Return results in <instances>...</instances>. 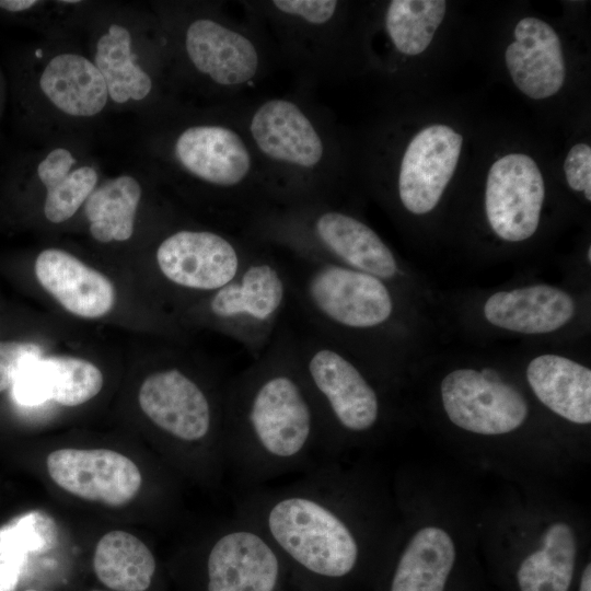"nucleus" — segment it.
Here are the masks:
<instances>
[{
  "instance_id": "393cba45",
  "label": "nucleus",
  "mask_w": 591,
  "mask_h": 591,
  "mask_svg": "<svg viewBox=\"0 0 591 591\" xmlns=\"http://www.w3.org/2000/svg\"><path fill=\"white\" fill-rule=\"evenodd\" d=\"M127 28L112 24L96 45L94 65L106 83L109 97L116 103L140 101L152 90L150 76L136 62Z\"/></svg>"
},
{
  "instance_id": "f8f14e48",
  "label": "nucleus",
  "mask_w": 591,
  "mask_h": 591,
  "mask_svg": "<svg viewBox=\"0 0 591 591\" xmlns=\"http://www.w3.org/2000/svg\"><path fill=\"white\" fill-rule=\"evenodd\" d=\"M544 195L542 173L531 157L510 153L498 159L488 172L485 192L494 232L509 242L531 237L540 223Z\"/></svg>"
},
{
  "instance_id": "dca6fc26",
  "label": "nucleus",
  "mask_w": 591,
  "mask_h": 591,
  "mask_svg": "<svg viewBox=\"0 0 591 591\" xmlns=\"http://www.w3.org/2000/svg\"><path fill=\"white\" fill-rule=\"evenodd\" d=\"M15 401L25 406L54 401L74 407L95 397L103 373L91 361L70 356L40 357L28 361L12 384Z\"/></svg>"
},
{
  "instance_id": "39448f33",
  "label": "nucleus",
  "mask_w": 591,
  "mask_h": 591,
  "mask_svg": "<svg viewBox=\"0 0 591 591\" xmlns=\"http://www.w3.org/2000/svg\"><path fill=\"white\" fill-rule=\"evenodd\" d=\"M293 336L299 368L317 407L328 452L344 434L372 430L381 416L376 390L343 348L310 328Z\"/></svg>"
},
{
  "instance_id": "4be33fe9",
  "label": "nucleus",
  "mask_w": 591,
  "mask_h": 591,
  "mask_svg": "<svg viewBox=\"0 0 591 591\" xmlns=\"http://www.w3.org/2000/svg\"><path fill=\"white\" fill-rule=\"evenodd\" d=\"M542 542L515 570L518 591H570L578 554L573 530L565 522H555L546 529Z\"/></svg>"
},
{
  "instance_id": "bb28decb",
  "label": "nucleus",
  "mask_w": 591,
  "mask_h": 591,
  "mask_svg": "<svg viewBox=\"0 0 591 591\" xmlns=\"http://www.w3.org/2000/svg\"><path fill=\"white\" fill-rule=\"evenodd\" d=\"M56 525L42 512H31L0 530V560L21 565L31 553L49 549L56 542Z\"/></svg>"
},
{
  "instance_id": "412c9836",
  "label": "nucleus",
  "mask_w": 591,
  "mask_h": 591,
  "mask_svg": "<svg viewBox=\"0 0 591 591\" xmlns=\"http://www.w3.org/2000/svg\"><path fill=\"white\" fill-rule=\"evenodd\" d=\"M39 86L58 109L71 116L96 115L108 99L106 83L96 66L77 54L54 57L40 74Z\"/></svg>"
},
{
  "instance_id": "9d476101",
  "label": "nucleus",
  "mask_w": 591,
  "mask_h": 591,
  "mask_svg": "<svg viewBox=\"0 0 591 591\" xmlns=\"http://www.w3.org/2000/svg\"><path fill=\"white\" fill-rule=\"evenodd\" d=\"M235 21L198 18L184 35V47L196 71L232 95L260 79L268 66L260 36Z\"/></svg>"
},
{
  "instance_id": "f3484780",
  "label": "nucleus",
  "mask_w": 591,
  "mask_h": 591,
  "mask_svg": "<svg viewBox=\"0 0 591 591\" xmlns=\"http://www.w3.org/2000/svg\"><path fill=\"white\" fill-rule=\"evenodd\" d=\"M514 37L505 58L517 88L534 100L554 95L566 74L560 39L554 28L540 19L525 18L518 22Z\"/></svg>"
},
{
  "instance_id": "aec40b11",
  "label": "nucleus",
  "mask_w": 591,
  "mask_h": 591,
  "mask_svg": "<svg viewBox=\"0 0 591 591\" xmlns=\"http://www.w3.org/2000/svg\"><path fill=\"white\" fill-rule=\"evenodd\" d=\"M526 379L536 397L560 417L587 425L591 421V371L557 355L534 358Z\"/></svg>"
},
{
  "instance_id": "a878e982",
  "label": "nucleus",
  "mask_w": 591,
  "mask_h": 591,
  "mask_svg": "<svg viewBox=\"0 0 591 591\" xmlns=\"http://www.w3.org/2000/svg\"><path fill=\"white\" fill-rule=\"evenodd\" d=\"M445 11L443 0H393L385 12V31L398 51L419 55L431 43Z\"/></svg>"
},
{
  "instance_id": "f704fd0d",
  "label": "nucleus",
  "mask_w": 591,
  "mask_h": 591,
  "mask_svg": "<svg viewBox=\"0 0 591 591\" xmlns=\"http://www.w3.org/2000/svg\"><path fill=\"white\" fill-rule=\"evenodd\" d=\"M62 3H78L79 1L77 0H65V1H60Z\"/></svg>"
},
{
  "instance_id": "20e7f679",
  "label": "nucleus",
  "mask_w": 591,
  "mask_h": 591,
  "mask_svg": "<svg viewBox=\"0 0 591 591\" xmlns=\"http://www.w3.org/2000/svg\"><path fill=\"white\" fill-rule=\"evenodd\" d=\"M257 243L237 275L188 312L197 323L237 341L253 359L268 348L291 302L286 264L273 252L271 246Z\"/></svg>"
},
{
  "instance_id": "f03ea898",
  "label": "nucleus",
  "mask_w": 591,
  "mask_h": 591,
  "mask_svg": "<svg viewBox=\"0 0 591 591\" xmlns=\"http://www.w3.org/2000/svg\"><path fill=\"white\" fill-rule=\"evenodd\" d=\"M343 479L325 463L288 485L256 488L236 515L280 555L297 591H344L363 570V548Z\"/></svg>"
},
{
  "instance_id": "a211bd4d",
  "label": "nucleus",
  "mask_w": 591,
  "mask_h": 591,
  "mask_svg": "<svg viewBox=\"0 0 591 591\" xmlns=\"http://www.w3.org/2000/svg\"><path fill=\"white\" fill-rule=\"evenodd\" d=\"M573 311L568 293L546 285L500 291L484 305L490 324L523 334L554 332L569 322Z\"/></svg>"
},
{
  "instance_id": "f257e3e1",
  "label": "nucleus",
  "mask_w": 591,
  "mask_h": 591,
  "mask_svg": "<svg viewBox=\"0 0 591 591\" xmlns=\"http://www.w3.org/2000/svg\"><path fill=\"white\" fill-rule=\"evenodd\" d=\"M253 360L225 383L223 462L246 485L324 464L325 433L298 364L292 334L277 331Z\"/></svg>"
},
{
  "instance_id": "7c9ffc66",
  "label": "nucleus",
  "mask_w": 591,
  "mask_h": 591,
  "mask_svg": "<svg viewBox=\"0 0 591 591\" xmlns=\"http://www.w3.org/2000/svg\"><path fill=\"white\" fill-rule=\"evenodd\" d=\"M74 163L76 159L70 151L63 148L50 151L37 166L38 178L46 187V190L63 181L71 172L70 170Z\"/></svg>"
},
{
  "instance_id": "c85d7f7f",
  "label": "nucleus",
  "mask_w": 591,
  "mask_h": 591,
  "mask_svg": "<svg viewBox=\"0 0 591 591\" xmlns=\"http://www.w3.org/2000/svg\"><path fill=\"white\" fill-rule=\"evenodd\" d=\"M43 352L42 346L32 341L0 340V392L11 387L22 368Z\"/></svg>"
},
{
  "instance_id": "c9c22d12",
  "label": "nucleus",
  "mask_w": 591,
  "mask_h": 591,
  "mask_svg": "<svg viewBox=\"0 0 591 591\" xmlns=\"http://www.w3.org/2000/svg\"><path fill=\"white\" fill-rule=\"evenodd\" d=\"M588 260L591 262V248L588 250Z\"/></svg>"
},
{
  "instance_id": "2f4dec72",
  "label": "nucleus",
  "mask_w": 591,
  "mask_h": 591,
  "mask_svg": "<svg viewBox=\"0 0 591 591\" xmlns=\"http://www.w3.org/2000/svg\"><path fill=\"white\" fill-rule=\"evenodd\" d=\"M21 572V565L12 561H0V591H14Z\"/></svg>"
},
{
  "instance_id": "5701e85b",
  "label": "nucleus",
  "mask_w": 591,
  "mask_h": 591,
  "mask_svg": "<svg viewBox=\"0 0 591 591\" xmlns=\"http://www.w3.org/2000/svg\"><path fill=\"white\" fill-rule=\"evenodd\" d=\"M93 568L99 580L115 591H147L157 563L150 548L125 531H111L97 543Z\"/></svg>"
},
{
  "instance_id": "6e6552de",
  "label": "nucleus",
  "mask_w": 591,
  "mask_h": 591,
  "mask_svg": "<svg viewBox=\"0 0 591 591\" xmlns=\"http://www.w3.org/2000/svg\"><path fill=\"white\" fill-rule=\"evenodd\" d=\"M257 244L246 235L181 229L161 240L154 263L169 288L201 300L234 278Z\"/></svg>"
},
{
  "instance_id": "473e14b6",
  "label": "nucleus",
  "mask_w": 591,
  "mask_h": 591,
  "mask_svg": "<svg viewBox=\"0 0 591 591\" xmlns=\"http://www.w3.org/2000/svg\"><path fill=\"white\" fill-rule=\"evenodd\" d=\"M38 4L36 0H0V9L8 12L26 11Z\"/></svg>"
},
{
  "instance_id": "2eb2a0df",
  "label": "nucleus",
  "mask_w": 591,
  "mask_h": 591,
  "mask_svg": "<svg viewBox=\"0 0 591 591\" xmlns=\"http://www.w3.org/2000/svg\"><path fill=\"white\" fill-rule=\"evenodd\" d=\"M34 271L45 291L78 317L101 318L115 305L116 291L111 279L66 251H42Z\"/></svg>"
},
{
  "instance_id": "6ab92c4d",
  "label": "nucleus",
  "mask_w": 591,
  "mask_h": 591,
  "mask_svg": "<svg viewBox=\"0 0 591 591\" xmlns=\"http://www.w3.org/2000/svg\"><path fill=\"white\" fill-rule=\"evenodd\" d=\"M455 560L450 535L426 526L413 535L384 575L381 591H448Z\"/></svg>"
},
{
  "instance_id": "0eeeda50",
  "label": "nucleus",
  "mask_w": 591,
  "mask_h": 591,
  "mask_svg": "<svg viewBox=\"0 0 591 591\" xmlns=\"http://www.w3.org/2000/svg\"><path fill=\"white\" fill-rule=\"evenodd\" d=\"M224 389L225 384L210 386L179 366H166L144 378L138 403L146 417L167 438L204 449L220 464Z\"/></svg>"
},
{
  "instance_id": "ddd939ff",
  "label": "nucleus",
  "mask_w": 591,
  "mask_h": 591,
  "mask_svg": "<svg viewBox=\"0 0 591 591\" xmlns=\"http://www.w3.org/2000/svg\"><path fill=\"white\" fill-rule=\"evenodd\" d=\"M50 478L83 500L121 507L142 485L140 470L129 457L107 449H60L48 454Z\"/></svg>"
},
{
  "instance_id": "423d86ee",
  "label": "nucleus",
  "mask_w": 591,
  "mask_h": 591,
  "mask_svg": "<svg viewBox=\"0 0 591 591\" xmlns=\"http://www.w3.org/2000/svg\"><path fill=\"white\" fill-rule=\"evenodd\" d=\"M173 153L181 167L217 189L234 215L247 220L273 206L253 148L236 117L232 123L201 124L176 137Z\"/></svg>"
},
{
  "instance_id": "cd10ccee",
  "label": "nucleus",
  "mask_w": 591,
  "mask_h": 591,
  "mask_svg": "<svg viewBox=\"0 0 591 591\" xmlns=\"http://www.w3.org/2000/svg\"><path fill=\"white\" fill-rule=\"evenodd\" d=\"M97 173L91 166L71 171L56 186L47 189L44 215L53 223L70 219L95 189Z\"/></svg>"
},
{
  "instance_id": "72a5a7b5",
  "label": "nucleus",
  "mask_w": 591,
  "mask_h": 591,
  "mask_svg": "<svg viewBox=\"0 0 591 591\" xmlns=\"http://www.w3.org/2000/svg\"><path fill=\"white\" fill-rule=\"evenodd\" d=\"M577 591H591V565L588 563L584 568L582 569L579 581H578V588Z\"/></svg>"
},
{
  "instance_id": "e433bc0d",
  "label": "nucleus",
  "mask_w": 591,
  "mask_h": 591,
  "mask_svg": "<svg viewBox=\"0 0 591 591\" xmlns=\"http://www.w3.org/2000/svg\"><path fill=\"white\" fill-rule=\"evenodd\" d=\"M24 591H37V590H34V589H27V590H24Z\"/></svg>"
},
{
  "instance_id": "b1692460",
  "label": "nucleus",
  "mask_w": 591,
  "mask_h": 591,
  "mask_svg": "<svg viewBox=\"0 0 591 591\" xmlns=\"http://www.w3.org/2000/svg\"><path fill=\"white\" fill-rule=\"evenodd\" d=\"M141 196L139 182L128 175L94 189L84 202L92 237L101 243L129 240L134 234Z\"/></svg>"
},
{
  "instance_id": "c756f323",
  "label": "nucleus",
  "mask_w": 591,
  "mask_h": 591,
  "mask_svg": "<svg viewBox=\"0 0 591 591\" xmlns=\"http://www.w3.org/2000/svg\"><path fill=\"white\" fill-rule=\"evenodd\" d=\"M564 171L570 188L583 192L591 200V148L586 143L575 144L568 152Z\"/></svg>"
},
{
  "instance_id": "4468645a",
  "label": "nucleus",
  "mask_w": 591,
  "mask_h": 591,
  "mask_svg": "<svg viewBox=\"0 0 591 591\" xmlns=\"http://www.w3.org/2000/svg\"><path fill=\"white\" fill-rule=\"evenodd\" d=\"M463 137L447 125H431L408 143L399 165L397 190L409 212L424 215L440 200L453 176Z\"/></svg>"
},
{
  "instance_id": "1a4fd4ad",
  "label": "nucleus",
  "mask_w": 591,
  "mask_h": 591,
  "mask_svg": "<svg viewBox=\"0 0 591 591\" xmlns=\"http://www.w3.org/2000/svg\"><path fill=\"white\" fill-rule=\"evenodd\" d=\"M204 591H287L288 571L262 532L235 515L209 543L202 567Z\"/></svg>"
},
{
  "instance_id": "7ed1b4c3",
  "label": "nucleus",
  "mask_w": 591,
  "mask_h": 591,
  "mask_svg": "<svg viewBox=\"0 0 591 591\" xmlns=\"http://www.w3.org/2000/svg\"><path fill=\"white\" fill-rule=\"evenodd\" d=\"M236 117L275 205L327 201L331 142L324 117L306 102L278 96Z\"/></svg>"
},
{
  "instance_id": "9b49d317",
  "label": "nucleus",
  "mask_w": 591,
  "mask_h": 591,
  "mask_svg": "<svg viewBox=\"0 0 591 591\" xmlns=\"http://www.w3.org/2000/svg\"><path fill=\"white\" fill-rule=\"evenodd\" d=\"M441 398L455 426L478 434L511 432L528 416L523 395L490 369L450 372L441 382Z\"/></svg>"
}]
</instances>
